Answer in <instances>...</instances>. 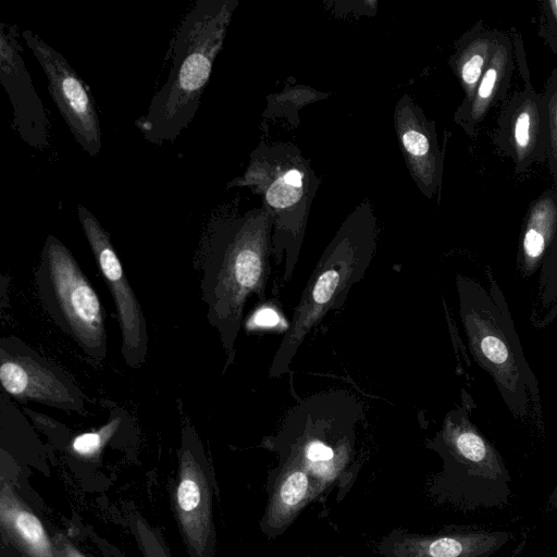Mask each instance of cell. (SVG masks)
I'll use <instances>...</instances> for the list:
<instances>
[{
  "label": "cell",
  "instance_id": "obj_18",
  "mask_svg": "<svg viewBox=\"0 0 557 557\" xmlns=\"http://www.w3.org/2000/svg\"><path fill=\"white\" fill-rule=\"evenodd\" d=\"M515 50L508 34L500 32L493 57L469 103L457 108L454 122L468 136H475L490 110L505 100L515 71Z\"/></svg>",
  "mask_w": 557,
  "mask_h": 557
},
{
  "label": "cell",
  "instance_id": "obj_6",
  "mask_svg": "<svg viewBox=\"0 0 557 557\" xmlns=\"http://www.w3.org/2000/svg\"><path fill=\"white\" fill-rule=\"evenodd\" d=\"M491 292L472 278L457 275L460 318L469 347L491 374L510 410L528 412L527 388L537 396L535 379L522 354L500 290L491 277Z\"/></svg>",
  "mask_w": 557,
  "mask_h": 557
},
{
  "label": "cell",
  "instance_id": "obj_7",
  "mask_svg": "<svg viewBox=\"0 0 557 557\" xmlns=\"http://www.w3.org/2000/svg\"><path fill=\"white\" fill-rule=\"evenodd\" d=\"M34 274L50 319L91 361L101 363L108 351L103 306L72 251L54 235L46 238Z\"/></svg>",
  "mask_w": 557,
  "mask_h": 557
},
{
  "label": "cell",
  "instance_id": "obj_21",
  "mask_svg": "<svg viewBox=\"0 0 557 557\" xmlns=\"http://www.w3.org/2000/svg\"><path fill=\"white\" fill-rule=\"evenodd\" d=\"M0 523L3 533L26 557H57L41 521L7 485L0 493Z\"/></svg>",
  "mask_w": 557,
  "mask_h": 557
},
{
  "label": "cell",
  "instance_id": "obj_9",
  "mask_svg": "<svg viewBox=\"0 0 557 557\" xmlns=\"http://www.w3.org/2000/svg\"><path fill=\"white\" fill-rule=\"evenodd\" d=\"M77 216L115 306L122 358L129 368L138 369L146 362L149 351L148 327L141 305L126 277L110 234L86 207L77 206Z\"/></svg>",
  "mask_w": 557,
  "mask_h": 557
},
{
  "label": "cell",
  "instance_id": "obj_10",
  "mask_svg": "<svg viewBox=\"0 0 557 557\" xmlns=\"http://www.w3.org/2000/svg\"><path fill=\"white\" fill-rule=\"evenodd\" d=\"M22 38L46 74L49 94L76 143L90 157L98 156L101 131L89 89L66 59L37 34L24 29Z\"/></svg>",
  "mask_w": 557,
  "mask_h": 557
},
{
  "label": "cell",
  "instance_id": "obj_4",
  "mask_svg": "<svg viewBox=\"0 0 557 557\" xmlns=\"http://www.w3.org/2000/svg\"><path fill=\"white\" fill-rule=\"evenodd\" d=\"M376 244L375 215L371 206L362 202L342 223L311 272L272 359L268 374L270 379L288 372L307 336L330 311L344 305L352 286L368 271Z\"/></svg>",
  "mask_w": 557,
  "mask_h": 557
},
{
  "label": "cell",
  "instance_id": "obj_13",
  "mask_svg": "<svg viewBox=\"0 0 557 557\" xmlns=\"http://www.w3.org/2000/svg\"><path fill=\"white\" fill-rule=\"evenodd\" d=\"M16 25L0 23V81L13 108V126L29 147H48V120L25 65Z\"/></svg>",
  "mask_w": 557,
  "mask_h": 557
},
{
  "label": "cell",
  "instance_id": "obj_1",
  "mask_svg": "<svg viewBox=\"0 0 557 557\" xmlns=\"http://www.w3.org/2000/svg\"><path fill=\"white\" fill-rule=\"evenodd\" d=\"M272 227V218L261 206L240 215L213 218L202 235L201 299L226 355L224 370L235 358L247 300L251 296L265 299Z\"/></svg>",
  "mask_w": 557,
  "mask_h": 557
},
{
  "label": "cell",
  "instance_id": "obj_27",
  "mask_svg": "<svg viewBox=\"0 0 557 557\" xmlns=\"http://www.w3.org/2000/svg\"><path fill=\"white\" fill-rule=\"evenodd\" d=\"M557 262V242L556 244L554 245L550 253L548 255V257L545 259V265H549V264H553Z\"/></svg>",
  "mask_w": 557,
  "mask_h": 557
},
{
  "label": "cell",
  "instance_id": "obj_15",
  "mask_svg": "<svg viewBox=\"0 0 557 557\" xmlns=\"http://www.w3.org/2000/svg\"><path fill=\"white\" fill-rule=\"evenodd\" d=\"M394 125L412 180L428 199L433 198L443 177V153L434 123L408 95H404L395 106Z\"/></svg>",
  "mask_w": 557,
  "mask_h": 557
},
{
  "label": "cell",
  "instance_id": "obj_28",
  "mask_svg": "<svg viewBox=\"0 0 557 557\" xmlns=\"http://www.w3.org/2000/svg\"><path fill=\"white\" fill-rule=\"evenodd\" d=\"M552 265L553 270H557V262L549 264ZM548 267V265H545ZM557 286V280H555L553 283H550L548 286L545 287L544 293H546L547 296H550L555 287Z\"/></svg>",
  "mask_w": 557,
  "mask_h": 557
},
{
  "label": "cell",
  "instance_id": "obj_25",
  "mask_svg": "<svg viewBox=\"0 0 557 557\" xmlns=\"http://www.w3.org/2000/svg\"><path fill=\"white\" fill-rule=\"evenodd\" d=\"M281 321V317L274 308L263 306L257 309L249 319L247 327L249 329H270L275 327Z\"/></svg>",
  "mask_w": 557,
  "mask_h": 557
},
{
  "label": "cell",
  "instance_id": "obj_12",
  "mask_svg": "<svg viewBox=\"0 0 557 557\" xmlns=\"http://www.w3.org/2000/svg\"><path fill=\"white\" fill-rule=\"evenodd\" d=\"M493 144L513 163L517 175L546 160L548 124L546 104L531 81L502 108Z\"/></svg>",
  "mask_w": 557,
  "mask_h": 557
},
{
  "label": "cell",
  "instance_id": "obj_23",
  "mask_svg": "<svg viewBox=\"0 0 557 557\" xmlns=\"http://www.w3.org/2000/svg\"><path fill=\"white\" fill-rule=\"evenodd\" d=\"M547 111L548 147L546 160L557 191V69H554L546 79L542 92Z\"/></svg>",
  "mask_w": 557,
  "mask_h": 557
},
{
  "label": "cell",
  "instance_id": "obj_29",
  "mask_svg": "<svg viewBox=\"0 0 557 557\" xmlns=\"http://www.w3.org/2000/svg\"><path fill=\"white\" fill-rule=\"evenodd\" d=\"M338 557H344V556H338Z\"/></svg>",
  "mask_w": 557,
  "mask_h": 557
},
{
  "label": "cell",
  "instance_id": "obj_5",
  "mask_svg": "<svg viewBox=\"0 0 557 557\" xmlns=\"http://www.w3.org/2000/svg\"><path fill=\"white\" fill-rule=\"evenodd\" d=\"M226 187H248L261 196L262 207L273 222L272 256L283 267L282 280L287 283L299 258L310 207L319 187L309 160L292 145H260L252 151L243 175Z\"/></svg>",
  "mask_w": 557,
  "mask_h": 557
},
{
  "label": "cell",
  "instance_id": "obj_22",
  "mask_svg": "<svg viewBox=\"0 0 557 557\" xmlns=\"http://www.w3.org/2000/svg\"><path fill=\"white\" fill-rule=\"evenodd\" d=\"M128 418L127 412L114 408L106 424L97 430L76 435L71 442V451L81 458H96Z\"/></svg>",
  "mask_w": 557,
  "mask_h": 557
},
{
  "label": "cell",
  "instance_id": "obj_8",
  "mask_svg": "<svg viewBox=\"0 0 557 557\" xmlns=\"http://www.w3.org/2000/svg\"><path fill=\"white\" fill-rule=\"evenodd\" d=\"M2 392L25 404L34 401L86 416L85 394L54 362L15 335L0 339Z\"/></svg>",
  "mask_w": 557,
  "mask_h": 557
},
{
  "label": "cell",
  "instance_id": "obj_26",
  "mask_svg": "<svg viewBox=\"0 0 557 557\" xmlns=\"http://www.w3.org/2000/svg\"><path fill=\"white\" fill-rule=\"evenodd\" d=\"M53 545L57 557H86L62 535L55 536Z\"/></svg>",
  "mask_w": 557,
  "mask_h": 557
},
{
  "label": "cell",
  "instance_id": "obj_24",
  "mask_svg": "<svg viewBox=\"0 0 557 557\" xmlns=\"http://www.w3.org/2000/svg\"><path fill=\"white\" fill-rule=\"evenodd\" d=\"M539 36L557 55V0L540 2Z\"/></svg>",
  "mask_w": 557,
  "mask_h": 557
},
{
  "label": "cell",
  "instance_id": "obj_11",
  "mask_svg": "<svg viewBox=\"0 0 557 557\" xmlns=\"http://www.w3.org/2000/svg\"><path fill=\"white\" fill-rule=\"evenodd\" d=\"M178 460L174 494L176 517L194 555L203 557L213 540L211 493L201 442L189 421L182 428Z\"/></svg>",
  "mask_w": 557,
  "mask_h": 557
},
{
  "label": "cell",
  "instance_id": "obj_14",
  "mask_svg": "<svg viewBox=\"0 0 557 557\" xmlns=\"http://www.w3.org/2000/svg\"><path fill=\"white\" fill-rule=\"evenodd\" d=\"M426 446L444 460V472L433 482L460 472L492 480L505 474L498 453L470 421L466 401L446 414L442 429Z\"/></svg>",
  "mask_w": 557,
  "mask_h": 557
},
{
  "label": "cell",
  "instance_id": "obj_2",
  "mask_svg": "<svg viewBox=\"0 0 557 557\" xmlns=\"http://www.w3.org/2000/svg\"><path fill=\"white\" fill-rule=\"evenodd\" d=\"M237 5V0H198L181 21L168 78L136 121L148 143H172L193 121Z\"/></svg>",
  "mask_w": 557,
  "mask_h": 557
},
{
  "label": "cell",
  "instance_id": "obj_20",
  "mask_svg": "<svg viewBox=\"0 0 557 557\" xmlns=\"http://www.w3.org/2000/svg\"><path fill=\"white\" fill-rule=\"evenodd\" d=\"M500 30L476 22L461 35L449 58V66L457 77L462 90L465 106L472 99L478 83L485 72L495 51Z\"/></svg>",
  "mask_w": 557,
  "mask_h": 557
},
{
  "label": "cell",
  "instance_id": "obj_19",
  "mask_svg": "<svg viewBox=\"0 0 557 557\" xmlns=\"http://www.w3.org/2000/svg\"><path fill=\"white\" fill-rule=\"evenodd\" d=\"M557 242V191L544 190L530 205L521 227L518 260L524 274H532Z\"/></svg>",
  "mask_w": 557,
  "mask_h": 557
},
{
  "label": "cell",
  "instance_id": "obj_3",
  "mask_svg": "<svg viewBox=\"0 0 557 557\" xmlns=\"http://www.w3.org/2000/svg\"><path fill=\"white\" fill-rule=\"evenodd\" d=\"M362 414V404L347 392L315 394L297 404L261 446L278 459L301 465L315 484L318 499L336 490L339 502L361 468L356 459V425Z\"/></svg>",
  "mask_w": 557,
  "mask_h": 557
},
{
  "label": "cell",
  "instance_id": "obj_17",
  "mask_svg": "<svg viewBox=\"0 0 557 557\" xmlns=\"http://www.w3.org/2000/svg\"><path fill=\"white\" fill-rule=\"evenodd\" d=\"M265 491L268 500L259 527L270 540L285 533L304 508L318 500L312 478L293 459H278L269 471Z\"/></svg>",
  "mask_w": 557,
  "mask_h": 557
},
{
  "label": "cell",
  "instance_id": "obj_16",
  "mask_svg": "<svg viewBox=\"0 0 557 557\" xmlns=\"http://www.w3.org/2000/svg\"><path fill=\"white\" fill-rule=\"evenodd\" d=\"M506 541L505 533L442 531L419 534L393 529L376 545L383 557H487Z\"/></svg>",
  "mask_w": 557,
  "mask_h": 557
}]
</instances>
